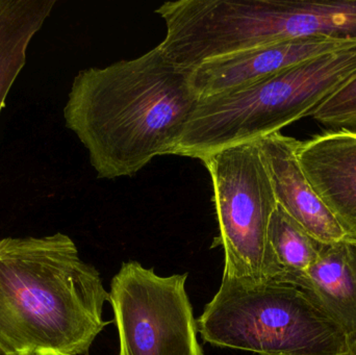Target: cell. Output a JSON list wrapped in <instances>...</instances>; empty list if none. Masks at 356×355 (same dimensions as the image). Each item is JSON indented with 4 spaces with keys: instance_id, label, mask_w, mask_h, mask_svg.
<instances>
[{
    "instance_id": "cell-1",
    "label": "cell",
    "mask_w": 356,
    "mask_h": 355,
    "mask_svg": "<svg viewBox=\"0 0 356 355\" xmlns=\"http://www.w3.org/2000/svg\"><path fill=\"white\" fill-rule=\"evenodd\" d=\"M198 100L190 73L158 45L133 60L79 72L64 119L88 150L98 179H116L172 154Z\"/></svg>"
},
{
    "instance_id": "cell-2",
    "label": "cell",
    "mask_w": 356,
    "mask_h": 355,
    "mask_svg": "<svg viewBox=\"0 0 356 355\" xmlns=\"http://www.w3.org/2000/svg\"><path fill=\"white\" fill-rule=\"evenodd\" d=\"M100 273L65 233L0 240V345L13 355H89L111 324Z\"/></svg>"
},
{
    "instance_id": "cell-3",
    "label": "cell",
    "mask_w": 356,
    "mask_h": 355,
    "mask_svg": "<svg viewBox=\"0 0 356 355\" xmlns=\"http://www.w3.org/2000/svg\"><path fill=\"white\" fill-rule=\"evenodd\" d=\"M197 325L205 343L257 355H342L349 344L309 292L274 281L222 277Z\"/></svg>"
},
{
    "instance_id": "cell-4",
    "label": "cell",
    "mask_w": 356,
    "mask_h": 355,
    "mask_svg": "<svg viewBox=\"0 0 356 355\" xmlns=\"http://www.w3.org/2000/svg\"><path fill=\"white\" fill-rule=\"evenodd\" d=\"M356 77V44L317 56L250 87L199 99L191 129L207 154L280 133Z\"/></svg>"
},
{
    "instance_id": "cell-5",
    "label": "cell",
    "mask_w": 356,
    "mask_h": 355,
    "mask_svg": "<svg viewBox=\"0 0 356 355\" xmlns=\"http://www.w3.org/2000/svg\"><path fill=\"white\" fill-rule=\"evenodd\" d=\"M213 189L223 277L264 283L275 279L268 229L277 200L257 141L222 148L200 158Z\"/></svg>"
},
{
    "instance_id": "cell-6",
    "label": "cell",
    "mask_w": 356,
    "mask_h": 355,
    "mask_svg": "<svg viewBox=\"0 0 356 355\" xmlns=\"http://www.w3.org/2000/svg\"><path fill=\"white\" fill-rule=\"evenodd\" d=\"M188 273L160 276L125 262L111 283L118 355H203L186 293Z\"/></svg>"
},
{
    "instance_id": "cell-7",
    "label": "cell",
    "mask_w": 356,
    "mask_h": 355,
    "mask_svg": "<svg viewBox=\"0 0 356 355\" xmlns=\"http://www.w3.org/2000/svg\"><path fill=\"white\" fill-rule=\"evenodd\" d=\"M356 41L305 38L216 58L190 72V83L199 99L250 87L268 77L317 56L355 45Z\"/></svg>"
},
{
    "instance_id": "cell-8",
    "label": "cell",
    "mask_w": 356,
    "mask_h": 355,
    "mask_svg": "<svg viewBox=\"0 0 356 355\" xmlns=\"http://www.w3.org/2000/svg\"><path fill=\"white\" fill-rule=\"evenodd\" d=\"M298 160L320 199L356 246V131L334 129L301 141Z\"/></svg>"
},
{
    "instance_id": "cell-9",
    "label": "cell",
    "mask_w": 356,
    "mask_h": 355,
    "mask_svg": "<svg viewBox=\"0 0 356 355\" xmlns=\"http://www.w3.org/2000/svg\"><path fill=\"white\" fill-rule=\"evenodd\" d=\"M277 204L324 245L346 242L342 227L314 191L298 160L299 140L274 133L257 140Z\"/></svg>"
},
{
    "instance_id": "cell-10",
    "label": "cell",
    "mask_w": 356,
    "mask_h": 355,
    "mask_svg": "<svg viewBox=\"0 0 356 355\" xmlns=\"http://www.w3.org/2000/svg\"><path fill=\"white\" fill-rule=\"evenodd\" d=\"M346 333L356 339V246L348 242L324 245L318 260L296 283Z\"/></svg>"
},
{
    "instance_id": "cell-11",
    "label": "cell",
    "mask_w": 356,
    "mask_h": 355,
    "mask_svg": "<svg viewBox=\"0 0 356 355\" xmlns=\"http://www.w3.org/2000/svg\"><path fill=\"white\" fill-rule=\"evenodd\" d=\"M56 4V0H0V115L24 68L29 44Z\"/></svg>"
},
{
    "instance_id": "cell-12",
    "label": "cell",
    "mask_w": 356,
    "mask_h": 355,
    "mask_svg": "<svg viewBox=\"0 0 356 355\" xmlns=\"http://www.w3.org/2000/svg\"><path fill=\"white\" fill-rule=\"evenodd\" d=\"M268 242L275 267L274 283L293 286L318 260L324 246L278 204L270 220Z\"/></svg>"
},
{
    "instance_id": "cell-13",
    "label": "cell",
    "mask_w": 356,
    "mask_h": 355,
    "mask_svg": "<svg viewBox=\"0 0 356 355\" xmlns=\"http://www.w3.org/2000/svg\"><path fill=\"white\" fill-rule=\"evenodd\" d=\"M314 119L337 129H356V77L326 100L313 115Z\"/></svg>"
},
{
    "instance_id": "cell-14",
    "label": "cell",
    "mask_w": 356,
    "mask_h": 355,
    "mask_svg": "<svg viewBox=\"0 0 356 355\" xmlns=\"http://www.w3.org/2000/svg\"><path fill=\"white\" fill-rule=\"evenodd\" d=\"M342 355H356V339L349 342L346 352Z\"/></svg>"
},
{
    "instance_id": "cell-15",
    "label": "cell",
    "mask_w": 356,
    "mask_h": 355,
    "mask_svg": "<svg viewBox=\"0 0 356 355\" xmlns=\"http://www.w3.org/2000/svg\"><path fill=\"white\" fill-rule=\"evenodd\" d=\"M0 355H13V354H10V352H6V350L4 349V348L2 347L1 345H0Z\"/></svg>"
}]
</instances>
